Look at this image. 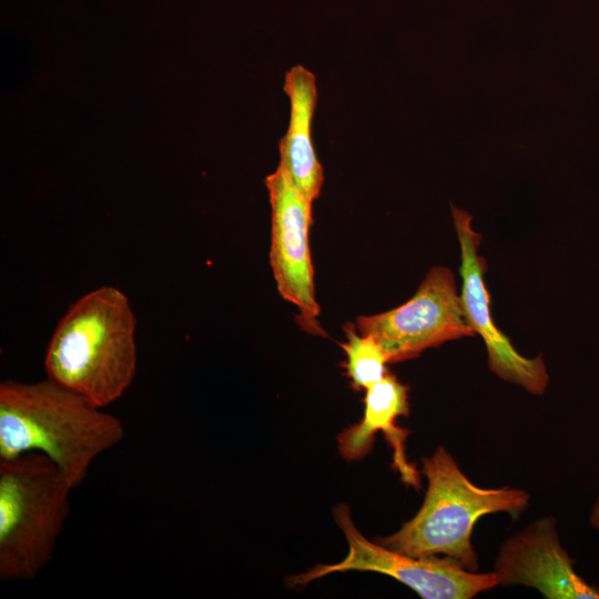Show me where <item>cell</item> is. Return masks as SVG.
Masks as SVG:
<instances>
[{
    "instance_id": "obj_1",
    "label": "cell",
    "mask_w": 599,
    "mask_h": 599,
    "mask_svg": "<svg viewBox=\"0 0 599 599\" xmlns=\"http://www.w3.org/2000/svg\"><path fill=\"white\" fill-rule=\"evenodd\" d=\"M124 436L120 418L49 377L0 384V459L41 453L75 489L92 463Z\"/></svg>"
},
{
    "instance_id": "obj_2",
    "label": "cell",
    "mask_w": 599,
    "mask_h": 599,
    "mask_svg": "<svg viewBox=\"0 0 599 599\" xmlns=\"http://www.w3.org/2000/svg\"><path fill=\"white\" fill-rule=\"evenodd\" d=\"M135 316L119 288L80 297L57 325L44 366L49 378L104 408L128 390L138 364Z\"/></svg>"
},
{
    "instance_id": "obj_3",
    "label": "cell",
    "mask_w": 599,
    "mask_h": 599,
    "mask_svg": "<svg viewBox=\"0 0 599 599\" xmlns=\"http://www.w3.org/2000/svg\"><path fill=\"white\" fill-rule=\"evenodd\" d=\"M423 474L428 486L420 509L398 531L375 541L412 557H446L477 571L471 545L477 520L500 511L518 517L528 507L529 495L517 488L476 486L441 446L423 459Z\"/></svg>"
},
{
    "instance_id": "obj_4",
    "label": "cell",
    "mask_w": 599,
    "mask_h": 599,
    "mask_svg": "<svg viewBox=\"0 0 599 599\" xmlns=\"http://www.w3.org/2000/svg\"><path fill=\"white\" fill-rule=\"evenodd\" d=\"M73 490L41 453L0 459V580L30 581L52 561Z\"/></svg>"
},
{
    "instance_id": "obj_5",
    "label": "cell",
    "mask_w": 599,
    "mask_h": 599,
    "mask_svg": "<svg viewBox=\"0 0 599 599\" xmlns=\"http://www.w3.org/2000/svg\"><path fill=\"white\" fill-rule=\"evenodd\" d=\"M334 518L348 545L346 557L336 564L317 565L293 576L290 579L292 587L305 586L331 573L351 570L387 575L425 599H470L498 586L493 571H470L446 557H412L368 540L356 528L347 505L336 506Z\"/></svg>"
},
{
    "instance_id": "obj_6",
    "label": "cell",
    "mask_w": 599,
    "mask_h": 599,
    "mask_svg": "<svg viewBox=\"0 0 599 599\" xmlns=\"http://www.w3.org/2000/svg\"><path fill=\"white\" fill-rule=\"evenodd\" d=\"M356 328L374 337L389 364L417 357L423 351L475 333L467 324L454 273L429 270L412 298L393 309L358 316Z\"/></svg>"
},
{
    "instance_id": "obj_7",
    "label": "cell",
    "mask_w": 599,
    "mask_h": 599,
    "mask_svg": "<svg viewBox=\"0 0 599 599\" xmlns=\"http://www.w3.org/2000/svg\"><path fill=\"white\" fill-rule=\"evenodd\" d=\"M265 185L271 204L270 263L278 293L297 307V323L305 332L324 336L308 237L313 202L281 165L266 176Z\"/></svg>"
},
{
    "instance_id": "obj_8",
    "label": "cell",
    "mask_w": 599,
    "mask_h": 599,
    "mask_svg": "<svg viewBox=\"0 0 599 599\" xmlns=\"http://www.w3.org/2000/svg\"><path fill=\"white\" fill-rule=\"evenodd\" d=\"M453 217L461 254L463 309L467 324L485 342L490 370L531 394H542L549 382L542 358L520 355L491 319L489 292L484 282L486 262L478 254L481 235L473 230L467 212L453 206Z\"/></svg>"
},
{
    "instance_id": "obj_9",
    "label": "cell",
    "mask_w": 599,
    "mask_h": 599,
    "mask_svg": "<svg viewBox=\"0 0 599 599\" xmlns=\"http://www.w3.org/2000/svg\"><path fill=\"white\" fill-rule=\"evenodd\" d=\"M562 548L556 521L544 517L508 538L493 572L498 586L532 587L548 599H599V589L586 582Z\"/></svg>"
},
{
    "instance_id": "obj_10",
    "label": "cell",
    "mask_w": 599,
    "mask_h": 599,
    "mask_svg": "<svg viewBox=\"0 0 599 599\" xmlns=\"http://www.w3.org/2000/svg\"><path fill=\"white\" fill-rule=\"evenodd\" d=\"M408 414V387L388 373L365 390L362 419L338 435L342 457L347 461L364 458L372 450L375 434L382 432L393 450V468L406 485L419 488L418 471L406 457L405 444L409 432L396 423L399 417Z\"/></svg>"
},
{
    "instance_id": "obj_11",
    "label": "cell",
    "mask_w": 599,
    "mask_h": 599,
    "mask_svg": "<svg viewBox=\"0 0 599 599\" xmlns=\"http://www.w3.org/2000/svg\"><path fill=\"white\" fill-rule=\"evenodd\" d=\"M290 99V121L280 140V163L294 185L311 201L316 200L324 182V172L312 142V120L317 103L315 75L298 64L284 80Z\"/></svg>"
},
{
    "instance_id": "obj_12",
    "label": "cell",
    "mask_w": 599,
    "mask_h": 599,
    "mask_svg": "<svg viewBox=\"0 0 599 599\" xmlns=\"http://www.w3.org/2000/svg\"><path fill=\"white\" fill-rule=\"evenodd\" d=\"M344 332L346 342L341 347L346 354V376L355 390H366L389 373L388 357L374 337L357 333L356 325L346 324Z\"/></svg>"
},
{
    "instance_id": "obj_13",
    "label": "cell",
    "mask_w": 599,
    "mask_h": 599,
    "mask_svg": "<svg viewBox=\"0 0 599 599\" xmlns=\"http://www.w3.org/2000/svg\"><path fill=\"white\" fill-rule=\"evenodd\" d=\"M590 524L595 529L599 530V497L592 506L590 514Z\"/></svg>"
}]
</instances>
